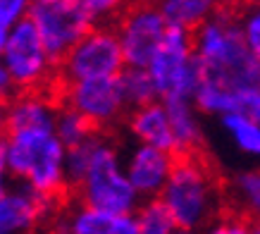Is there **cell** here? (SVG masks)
Wrapping results in <instances>:
<instances>
[{
	"mask_svg": "<svg viewBox=\"0 0 260 234\" xmlns=\"http://www.w3.org/2000/svg\"><path fill=\"white\" fill-rule=\"evenodd\" d=\"M136 222H139V234H172L177 229L172 213L167 211L160 196L155 198H143L136 208Z\"/></svg>",
	"mask_w": 260,
	"mask_h": 234,
	"instance_id": "cell-20",
	"label": "cell"
},
{
	"mask_svg": "<svg viewBox=\"0 0 260 234\" xmlns=\"http://www.w3.org/2000/svg\"><path fill=\"white\" fill-rule=\"evenodd\" d=\"M232 196L248 215H260V170L237 174L232 182Z\"/></svg>",
	"mask_w": 260,
	"mask_h": 234,
	"instance_id": "cell-22",
	"label": "cell"
},
{
	"mask_svg": "<svg viewBox=\"0 0 260 234\" xmlns=\"http://www.w3.org/2000/svg\"><path fill=\"white\" fill-rule=\"evenodd\" d=\"M170 115V125L174 134V153L186 156L198 153L203 146V127H201V110L193 98H162Z\"/></svg>",
	"mask_w": 260,
	"mask_h": 234,
	"instance_id": "cell-15",
	"label": "cell"
},
{
	"mask_svg": "<svg viewBox=\"0 0 260 234\" xmlns=\"http://www.w3.org/2000/svg\"><path fill=\"white\" fill-rule=\"evenodd\" d=\"M62 234H139V222L134 213H105L81 203L60 218L55 227Z\"/></svg>",
	"mask_w": 260,
	"mask_h": 234,
	"instance_id": "cell-13",
	"label": "cell"
},
{
	"mask_svg": "<svg viewBox=\"0 0 260 234\" xmlns=\"http://www.w3.org/2000/svg\"><path fill=\"white\" fill-rule=\"evenodd\" d=\"M12 172H10V165H8V153H5V141H0V198L8 194L10 187H12Z\"/></svg>",
	"mask_w": 260,
	"mask_h": 234,
	"instance_id": "cell-28",
	"label": "cell"
},
{
	"mask_svg": "<svg viewBox=\"0 0 260 234\" xmlns=\"http://www.w3.org/2000/svg\"><path fill=\"white\" fill-rule=\"evenodd\" d=\"M57 201L39 194L29 184L15 180L0 198V234H34L41 222L55 211Z\"/></svg>",
	"mask_w": 260,
	"mask_h": 234,
	"instance_id": "cell-11",
	"label": "cell"
},
{
	"mask_svg": "<svg viewBox=\"0 0 260 234\" xmlns=\"http://www.w3.org/2000/svg\"><path fill=\"white\" fill-rule=\"evenodd\" d=\"M193 50L201 63V79L227 89L260 84V60L246 43L239 15L227 3L193 29Z\"/></svg>",
	"mask_w": 260,
	"mask_h": 234,
	"instance_id": "cell-1",
	"label": "cell"
},
{
	"mask_svg": "<svg viewBox=\"0 0 260 234\" xmlns=\"http://www.w3.org/2000/svg\"><path fill=\"white\" fill-rule=\"evenodd\" d=\"M55 132H57V136L62 139L64 146L70 149L74 143L84 141L86 136H91V134L95 132V127L91 125L81 112H77L74 108H70V105L62 103L60 110H57V117H55Z\"/></svg>",
	"mask_w": 260,
	"mask_h": 234,
	"instance_id": "cell-21",
	"label": "cell"
},
{
	"mask_svg": "<svg viewBox=\"0 0 260 234\" xmlns=\"http://www.w3.org/2000/svg\"><path fill=\"white\" fill-rule=\"evenodd\" d=\"M17 94H19V91H17V86H15V81H12V77H10L8 67L3 63V50H0V98L12 101Z\"/></svg>",
	"mask_w": 260,
	"mask_h": 234,
	"instance_id": "cell-29",
	"label": "cell"
},
{
	"mask_svg": "<svg viewBox=\"0 0 260 234\" xmlns=\"http://www.w3.org/2000/svg\"><path fill=\"white\" fill-rule=\"evenodd\" d=\"M174 158L177 156L170 151L150 146V143H141V141L129 151L124 170L141 198H155L162 194V187L172 172Z\"/></svg>",
	"mask_w": 260,
	"mask_h": 234,
	"instance_id": "cell-12",
	"label": "cell"
},
{
	"mask_svg": "<svg viewBox=\"0 0 260 234\" xmlns=\"http://www.w3.org/2000/svg\"><path fill=\"white\" fill-rule=\"evenodd\" d=\"M31 0H0V50L8 41L10 29L15 26L19 19L26 17Z\"/></svg>",
	"mask_w": 260,
	"mask_h": 234,
	"instance_id": "cell-24",
	"label": "cell"
},
{
	"mask_svg": "<svg viewBox=\"0 0 260 234\" xmlns=\"http://www.w3.org/2000/svg\"><path fill=\"white\" fill-rule=\"evenodd\" d=\"M220 125L234 149L248 158H260V122L244 112H224L220 115Z\"/></svg>",
	"mask_w": 260,
	"mask_h": 234,
	"instance_id": "cell-17",
	"label": "cell"
},
{
	"mask_svg": "<svg viewBox=\"0 0 260 234\" xmlns=\"http://www.w3.org/2000/svg\"><path fill=\"white\" fill-rule=\"evenodd\" d=\"M146 70L155 81L160 98H193L201 84V63L193 50V32L170 24Z\"/></svg>",
	"mask_w": 260,
	"mask_h": 234,
	"instance_id": "cell-5",
	"label": "cell"
},
{
	"mask_svg": "<svg viewBox=\"0 0 260 234\" xmlns=\"http://www.w3.org/2000/svg\"><path fill=\"white\" fill-rule=\"evenodd\" d=\"M172 234H198V232H196V229H184V227H177Z\"/></svg>",
	"mask_w": 260,
	"mask_h": 234,
	"instance_id": "cell-31",
	"label": "cell"
},
{
	"mask_svg": "<svg viewBox=\"0 0 260 234\" xmlns=\"http://www.w3.org/2000/svg\"><path fill=\"white\" fill-rule=\"evenodd\" d=\"M34 234H62V232H57V229H53V232H34Z\"/></svg>",
	"mask_w": 260,
	"mask_h": 234,
	"instance_id": "cell-33",
	"label": "cell"
},
{
	"mask_svg": "<svg viewBox=\"0 0 260 234\" xmlns=\"http://www.w3.org/2000/svg\"><path fill=\"white\" fill-rule=\"evenodd\" d=\"M57 84H60V98L64 105L81 112L101 132L115 127L129 112L119 91L117 77L86 79V81H72V84H62L57 79Z\"/></svg>",
	"mask_w": 260,
	"mask_h": 234,
	"instance_id": "cell-10",
	"label": "cell"
},
{
	"mask_svg": "<svg viewBox=\"0 0 260 234\" xmlns=\"http://www.w3.org/2000/svg\"><path fill=\"white\" fill-rule=\"evenodd\" d=\"M170 22L155 0H136L129 3L117 17L115 32L122 43L124 63L132 67H148L167 34Z\"/></svg>",
	"mask_w": 260,
	"mask_h": 234,
	"instance_id": "cell-9",
	"label": "cell"
},
{
	"mask_svg": "<svg viewBox=\"0 0 260 234\" xmlns=\"http://www.w3.org/2000/svg\"><path fill=\"white\" fill-rule=\"evenodd\" d=\"M101 134H103L101 129H95L91 136H86L84 141L70 146L67 153H64V180H67V189H70V191H77L79 184L84 182V177H86Z\"/></svg>",
	"mask_w": 260,
	"mask_h": 234,
	"instance_id": "cell-19",
	"label": "cell"
},
{
	"mask_svg": "<svg viewBox=\"0 0 260 234\" xmlns=\"http://www.w3.org/2000/svg\"><path fill=\"white\" fill-rule=\"evenodd\" d=\"M205 234H251V222L239 215H220L205 227Z\"/></svg>",
	"mask_w": 260,
	"mask_h": 234,
	"instance_id": "cell-27",
	"label": "cell"
},
{
	"mask_svg": "<svg viewBox=\"0 0 260 234\" xmlns=\"http://www.w3.org/2000/svg\"><path fill=\"white\" fill-rule=\"evenodd\" d=\"M237 15H239V26H241L246 43L251 48V53L260 60V5L248 0L244 8L237 10Z\"/></svg>",
	"mask_w": 260,
	"mask_h": 234,
	"instance_id": "cell-23",
	"label": "cell"
},
{
	"mask_svg": "<svg viewBox=\"0 0 260 234\" xmlns=\"http://www.w3.org/2000/svg\"><path fill=\"white\" fill-rule=\"evenodd\" d=\"M8 136V101L0 98V141Z\"/></svg>",
	"mask_w": 260,
	"mask_h": 234,
	"instance_id": "cell-30",
	"label": "cell"
},
{
	"mask_svg": "<svg viewBox=\"0 0 260 234\" xmlns=\"http://www.w3.org/2000/svg\"><path fill=\"white\" fill-rule=\"evenodd\" d=\"M117 84H119L122 98H124L129 110L160 98L158 89H155V81H153V77H150V72L146 70V67L124 65V70L117 74Z\"/></svg>",
	"mask_w": 260,
	"mask_h": 234,
	"instance_id": "cell-18",
	"label": "cell"
},
{
	"mask_svg": "<svg viewBox=\"0 0 260 234\" xmlns=\"http://www.w3.org/2000/svg\"><path fill=\"white\" fill-rule=\"evenodd\" d=\"M160 198L172 213L177 227L198 232L217 218L220 189L203 158L198 153H186L174 158L172 172L162 187Z\"/></svg>",
	"mask_w": 260,
	"mask_h": 234,
	"instance_id": "cell-3",
	"label": "cell"
},
{
	"mask_svg": "<svg viewBox=\"0 0 260 234\" xmlns=\"http://www.w3.org/2000/svg\"><path fill=\"white\" fill-rule=\"evenodd\" d=\"M124 53L115 26L95 24L60 60L57 79L62 84H72L86 79L117 77L124 70Z\"/></svg>",
	"mask_w": 260,
	"mask_h": 234,
	"instance_id": "cell-6",
	"label": "cell"
},
{
	"mask_svg": "<svg viewBox=\"0 0 260 234\" xmlns=\"http://www.w3.org/2000/svg\"><path fill=\"white\" fill-rule=\"evenodd\" d=\"M251 234H260V218L255 222H251Z\"/></svg>",
	"mask_w": 260,
	"mask_h": 234,
	"instance_id": "cell-32",
	"label": "cell"
},
{
	"mask_svg": "<svg viewBox=\"0 0 260 234\" xmlns=\"http://www.w3.org/2000/svg\"><path fill=\"white\" fill-rule=\"evenodd\" d=\"M251 3H258V5H260V0H251Z\"/></svg>",
	"mask_w": 260,
	"mask_h": 234,
	"instance_id": "cell-34",
	"label": "cell"
},
{
	"mask_svg": "<svg viewBox=\"0 0 260 234\" xmlns=\"http://www.w3.org/2000/svg\"><path fill=\"white\" fill-rule=\"evenodd\" d=\"M3 63L15 81L17 91H39L50 79H55L57 67L50 60L36 24L24 17L10 29L3 46Z\"/></svg>",
	"mask_w": 260,
	"mask_h": 234,
	"instance_id": "cell-7",
	"label": "cell"
},
{
	"mask_svg": "<svg viewBox=\"0 0 260 234\" xmlns=\"http://www.w3.org/2000/svg\"><path fill=\"white\" fill-rule=\"evenodd\" d=\"M5 153L12 177L39 194L57 201L64 191H70L64 180L67 146L57 136L55 127L10 129L5 136Z\"/></svg>",
	"mask_w": 260,
	"mask_h": 234,
	"instance_id": "cell-2",
	"label": "cell"
},
{
	"mask_svg": "<svg viewBox=\"0 0 260 234\" xmlns=\"http://www.w3.org/2000/svg\"><path fill=\"white\" fill-rule=\"evenodd\" d=\"M77 194L84 206H91L95 211L117 213V215L136 213L139 203L143 201L134 184L129 182L117 146L105 134H101L98 139L91 167L77 189Z\"/></svg>",
	"mask_w": 260,
	"mask_h": 234,
	"instance_id": "cell-4",
	"label": "cell"
},
{
	"mask_svg": "<svg viewBox=\"0 0 260 234\" xmlns=\"http://www.w3.org/2000/svg\"><path fill=\"white\" fill-rule=\"evenodd\" d=\"M170 24L196 29L224 5V0H155Z\"/></svg>",
	"mask_w": 260,
	"mask_h": 234,
	"instance_id": "cell-16",
	"label": "cell"
},
{
	"mask_svg": "<svg viewBox=\"0 0 260 234\" xmlns=\"http://www.w3.org/2000/svg\"><path fill=\"white\" fill-rule=\"evenodd\" d=\"M26 17L36 24L50 60L60 65L67 50L95 26V19L86 8L74 0H31Z\"/></svg>",
	"mask_w": 260,
	"mask_h": 234,
	"instance_id": "cell-8",
	"label": "cell"
},
{
	"mask_svg": "<svg viewBox=\"0 0 260 234\" xmlns=\"http://www.w3.org/2000/svg\"><path fill=\"white\" fill-rule=\"evenodd\" d=\"M126 127H129V132L136 141L174 153V134L162 98L139 105V108H132L126 112Z\"/></svg>",
	"mask_w": 260,
	"mask_h": 234,
	"instance_id": "cell-14",
	"label": "cell"
},
{
	"mask_svg": "<svg viewBox=\"0 0 260 234\" xmlns=\"http://www.w3.org/2000/svg\"><path fill=\"white\" fill-rule=\"evenodd\" d=\"M74 3H79L81 8H86L91 12V17L95 19V24L117 19L122 15V10L129 5V0H74Z\"/></svg>",
	"mask_w": 260,
	"mask_h": 234,
	"instance_id": "cell-25",
	"label": "cell"
},
{
	"mask_svg": "<svg viewBox=\"0 0 260 234\" xmlns=\"http://www.w3.org/2000/svg\"><path fill=\"white\" fill-rule=\"evenodd\" d=\"M234 112H244V115L253 117L255 122H260V84L237 89Z\"/></svg>",
	"mask_w": 260,
	"mask_h": 234,
	"instance_id": "cell-26",
	"label": "cell"
}]
</instances>
